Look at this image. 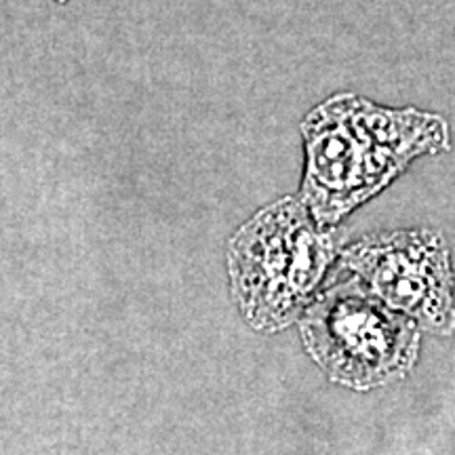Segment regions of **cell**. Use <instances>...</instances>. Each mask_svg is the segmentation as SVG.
<instances>
[{
	"label": "cell",
	"instance_id": "6da1fadb",
	"mask_svg": "<svg viewBox=\"0 0 455 455\" xmlns=\"http://www.w3.org/2000/svg\"><path fill=\"white\" fill-rule=\"evenodd\" d=\"M306 169L301 203L331 228L384 190L422 155L451 148L441 116L418 108L392 110L355 93L316 106L301 123Z\"/></svg>",
	"mask_w": 455,
	"mask_h": 455
},
{
	"label": "cell",
	"instance_id": "7a4b0ae2",
	"mask_svg": "<svg viewBox=\"0 0 455 455\" xmlns=\"http://www.w3.org/2000/svg\"><path fill=\"white\" fill-rule=\"evenodd\" d=\"M339 238L301 198L259 209L228 243L232 298L255 331L276 333L304 315L338 258Z\"/></svg>",
	"mask_w": 455,
	"mask_h": 455
},
{
	"label": "cell",
	"instance_id": "3957f363",
	"mask_svg": "<svg viewBox=\"0 0 455 455\" xmlns=\"http://www.w3.org/2000/svg\"><path fill=\"white\" fill-rule=\"evenodd\" d=\"M299 331L316 365L355 390L398 382L418 361V325L386 306L358 276L316 295L299 316Z\"/></svg>",
	"mask_w": 455,
	"mask_h": 455
},
{
	"label": "cell",
	"instance_id": "277c9868",
	"mask_svg": "<svg viewBox=\"0 0 455 455\" xmlns=\"http://www.w3.org/2000/svg\"><path fill=\"white\" fill-rule=\"evenodd\" d=\"M346 270L428 333L455 331L453 278L449 251L432 230L373 235L341 251Z\"/></svg>",
	"mask_w": 455,
	"mask_h": 455
}]
</instances>
